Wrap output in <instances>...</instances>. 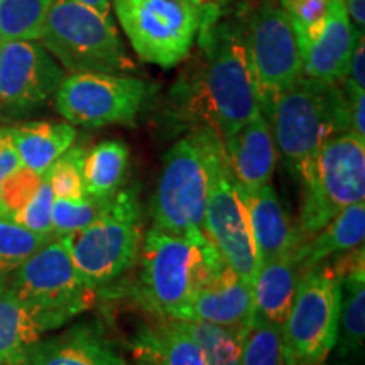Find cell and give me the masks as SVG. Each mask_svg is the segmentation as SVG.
<instances>
[{"label":"cell","instance_id":"8992f818","mask_svg":"<svg viewBox=\"0 0 365 365\" xmlns=\"http://www.w3.org/2000/svg\"><path fill=\"white\" fill-rule=\"evenodd\" d=\"M298 175L303 200L296 227L308 239L341 210L365 200V139L350 130L331 135Z\"/></svg>","mask_w":365,"mask_h":365},{"label":"cell","instance_id":"d6a6232c","mask_svg":"<svg viewBox=\"0 0 365 365\" xmlns=\"http://www.w3.org/2000/svg\"><path fill=\"white\" fill-rule=\"evenodd\" d=\"M293 24L298 46H304L317 39L327 22L330 0H277Z\"/></svg>","mask_w":365,"mask_h":365},{"label":"cell","instance_id":"d6986e66","mask_svg":"<svg viewBox=\"0 0 365 365\" xmlns=\"http://www.w3.org/2000/svg\"><path fill=\"white\" fill-rule=\"evenodd\" d=\"M240 196L249 212L259 267L289 252L303 240L298 227L293 225L289 215L282 207L272 182L252 191V193Z\"/></svg>","mask_w":365,"mask_h":365},{"label":"cell","instance_id":"5b68a950","mask_svg":"<svg viewBox=\"0 0 365 365\" xmlns=\"http://www.w3.org/2000/svg\"><path fill=\"white\" fill-rule=\"evenodd\" d=\"M73 266L93 289L110 284L134 266L144 239L135 186H124L90 225L61 237Z\"/></svg>","mask_w":365,"mask_h":365},{"label":"cell","instance_id":"7402d4cb","mask_svg":"<svg viewBox=\"0 0 365 365\" xmlns=\"http://www.w3.org/2000/svg\"><path fill=\"white\" fill-rule=\"evenodd\" d=\"M365 239V202L350 205L328 222L317 234L303 239L298 252L304 272L308 269L335 259L341 254L362 247Z\"/></svg>","mask_w":365,"mask_h":365},{"label":"cell","instance_id":"f35d334b","mask_svg":"<svg viewBox=\"0 0 365 365\" xmlns=\"http://www.w3.org/2000/svg\"><path fill=\"white\" fill-rule=\"evenodd\" d=\"M345 11L355 29L364 33L365 26V0H344Z\"/></svg>","mask_w":365,"mask_h":365},{"label":"cell","instance_id":"cb8c5ba5","mask_svg":"<svg viewBox=\"0 0 365 365\" xmlns=\"http://www.w3.org/2000/svg\"><path fill=\"white\" fill-rule=\"evenodd\" d=\"M11 132L21 164L39 175H44L76 140V129L70 122H31Z\"/></svg>","mask_w":365,"mask_h":365},{"label":"cell","instance_id":"d590c367","mask_svg":"<svg viewBox=\"0 0 365 365\" xmlns=\"http://www.w3.org/2000/svg\"><path fill=\"white\" fill-rule=\"evenodd\" d=\"M340 85L349 86V88L364 90L365 91V43L364 33H359L354 41L352 53H350L349 66H346V75Z\"/></svg>","mask_w":365,"mask_h":365},{"label":"cell","instance_id":"484cf974","mask_svg":"<svg viewBox=\"0 0 365 365\" xmlns=\"http://www.w3.org/2000/svg\"><path fill=\"white\" fill-rule=\"evenodd\" d=\"M129 173V148L124 140H103L85 153V193L91 198H110L124 188Z\"/></svg>","mask_w":365,"mask_h":365},{"label":"cell","instance_id":"44dd1931","mask_svg":"<svg viewBox=\"0 0 365 365\" xmlns=\"http://www.w3.org/2000/svg\"><path fill=\"white\" fill-rule=\"evenodd\" d=\"M298 245L289 252L262 264L255 272L252 284L254 313L281 327L293 303L301 276L304 274Z\"/></svg>","mask_w":365,"mask_h":365},{"label":"cell","instance_id":"ffe728a7","mask_svg":"<svg viewBox=\"0 0 365 365\" xmlns=\"http://www.w3.org/2000/svg\"><path fill=\"white\" fill-rule=\"evenodd\" d=\"M341 274V307L336 355L340 360L362 357L365 339V257L364 245L335 261Z\"/></svg>","mask_w":365,"mask_h":365},{"label":"cell","instance_id":"277c9868","mask_svg":"<svg viewBox=\"0 0 365 365\" xmlns=\"http://www.w3.org/2000/svg\"><path fill=\"white\" fill-rule=\"evenodd\" d=\"M266 118L277 153L296 175L331 135L350 130L344 86L309 76L282 91Z\"/></svg>","mask_w":365,"mask_h":365},{"label":"cell","instance_id":"8fae6325","mask_svg":"<svg viewBox=\"0 0 365 365\" xmlns=\"http://www.w3.org/2000/svg\"><path fill=\"white\" fill-rule=\"evenodd\" d=\"M244 34L259 103L267 117L282 91L304 76L298 39L277 0H262L254 9Z\"/></svg>","mask_w":365,"mask_h":365},{"label":"cell","instance_id":"8d00e7d4","mask_svg":"<svg viewBox=\"0 0 365 365\" xmlns=\"http://www.w3.org/2000/svg\"><path fill=\"white\" fill-rule=\"evenodd\" d=\"M346 100H349L350 132L360 139H365V91L344 86Z\"/></svg>","mask_w":365,"mask_h":365},{"label":"cell","instance_id":"d4e9b609","mask_svg":"<svg viewBox=\"0 0 365 365\" xmlns=\"http://www.w3.org/2000/svg\"><path fill=\"white\" fill-rule=\"evenodd\" d=\"M41 335L43 330L9 286V277L0 279V365L26 359Z\"/></svg>","mask_w":365,"mask_h":365},{"label":"cell","instance_id":"7c38bea8","mask_svg":"<svg viewBox=\"0 0 365 365\" xmlns=\"http://www.w3.org/2000/svg\"><path fill=\"white\" fill-rule=\"evenodd\" d=\"M150 97V86L115 73H71L54 93L58 112L71 125H134Z\"/></svg>","mask_w":365,"mask_h":365},{"label":"cell","instance_id":"603a6c76","mask_svg":"<svg viewBox=\"0 0 365 365\" xmlns=\"http://www.w3.org/2000/svg\"><path fill=\"white\" fill-rule=\"evenodd\" d=\"M134 357L153 365H208L202 346L196 344L178 319L159 318L139 331L134 341Z\"/></svg>","mask_w":365,"mask_h":365},{"label":"cell","instance_id":"30bf717a","mask_svg":"<svg viewBox=\"0 0 365 365\" xmlns=\"http://www.w3.org/2000/svg\"><path fill=\"white\" fill-rule=\"evenodd\" d=\"M9 286L43 333L66 325L95 301V289L76 272L61 237L49 240L22 262L9 276Z\"/></svg>","mask_w":365,"mask_h":365},{"label":"cell","instance_id":"52a82bcc","mask_svg":"<svg viewBox=\"0 0 365 365\" xmlns=\"http://www.w3.org/2000/svg\"><path fill=\"white\" fill-rule=\"evenodd\" d=\"M341 307V274L333 259L301 276L281 327L284 365H325L335 350Z\"/></svg>","mask_w":365,"mask_h":365},{"label":"cell","instance_id":"5bb4252c","mask_svg":"<svg viewBox=\"0 0 365 365\" xmlns=\"http://www.w3.org/2000/svg\"><path fill=\"white\" fill-rule=\"evenodd\" d=\"M65 71L39 41L14 39L0 44V103L27 110L56 93Z\"/></svg>","mask_w":365,"mask_h":365},{"label":"cell","instance_id":"f546056e","mask_svg":"<svg viewBox=\"0 0 365 365\" xmlns=\"http://www.w3.org/2000/svg\"><path fill=\"white\" fill-rule=\"evenodd\" d=\"M202 346L208 365H240V331L205 322H180Z\"/></svg>","mask_w":365,"mask_h":365},{"label":"cell","instance_id":"f1b7e54d","mask_svg":"<svg viewBox=\"0 0 365 365\" xmlns=\"http://www.w3.org/2000/svg\"><path fill=\"white\" fill-rule=\"evenodd\" d=\"M49 240H53V237L34 234L19 225L12 217L0 213V279H7Z\"/></svg>","mask_w":365,"mask_h":365},{"label":"cell","instance_id":"1f68e13d","mask_svg":"<svg viewBox=\"0 0 365 365\" xmlns=\"http://www.w3.org/2000/svg\"><path fill=\"white\" fill-rule=\"evenodd\" d=\"M86 149L83 145H71L61 154L53 166L44 173L54 193V198H83V159Z\"/></svg>","mask_w":365,"mask_h":365},{"label":"cell","instance_id":"7bdbcfd3","mask_svg":"<svg viewBox=\"0 0 365 365\" xmlns=\"http://www.w3.org/2000/svg\"><path fill=\"white\" fill-rule=\"evenodd\" d=\"M4 365H29V364H27L26 359H21V360H16V362H9V364H4Z\"/></svg>","mask_w":365,"mask_h":365},{"label":"cell","instance_id":"e575fe53","mask_svg":"<svg viewBox=\"0 0 365 365\" xmlns=\"http://www.w3.org/2000/svg\"><path fill=\"white\" fill-rule=\"evenodd\" d=\"M43 178L44 175H39L21 164L0 185V213L12 217L17 210L24 207L39 188Z\"/></svg>","mask_w":365,"mask_h":365},{"label":"cell","instance_id":"ac0fdd59","mask_svg":"<svg viewBox=\"0 0 365 365\" xmlns=\"http://www.w3.org/2000/svg\"><path fill=\"white\" fill-rule=\"evenodd\" d=\"M359 33L349 19L344 0H330L322 33L312 43L299 46L304 76L328 83H341Z\"/></svg>","mask_w":365,"mask_h":365},{"label":"cell","instance_id":"74e56055","mask_svg":"<svg viewBox=\"0 0 365 365\" xmlns=\"http://www.w3.org/2000/svg\"><path fill=\"white\" fill-rule=\"evenodd\" d=\"M21 166L16 145L12 140V132L6 127H0V185L6 178Z\"/></svg>","mask_w":365,"mask_h":365},{"label":"cell","instance_id":"4dcf8cb0","mask_svg":"<svg viewBox=\"0 0 365 365\" xmlns=\"http://www.w3.org/2000/svg\"><path fill=\"white\" fill-rule=\"evenodd\" d=\"M112 198V196H110ZM110 198H54L51 212V225L54 239L70 235L90 225L100 215Z\"/></svg>","mask_w":365,"mask_h":365},{"label":"cell","instance_id":"83f0119b","mask_svg":"<svg viewBox=\"0 0 365 365\" xmlns=\"http://www.w3.org/2000/svg\"><path fill=\"white\" fill-rule=\"evenodd\" d=\"M53 0H0L2 41H39Z\"/></svg>","mask_w":365,"mask_h":365},{"label":"cell","instance_id":"7a4b0ae2","mask_svg":"<svg viewBox=\"0 0 365 365\" xmlns=\"http://www.w3.org/2000/svg\"><path fill=\"white\" fill-rule=\"evenodd\" d=\"M137 261L145 307L159 318L178 319L223 259L203 232L180 235L153 225Z\"/></svg>","mask_w":365,"mask_h":365},{"label":"cell","instance_id":"ba28073f","mask_svg":"<svg viewBox=\"0 0 365 365\" xmlns=\"http://www.w3.org/2000/svg\"><path fill=\"white\" fill-rule=\"evenodd\" d=\"M113 9L137 56L161 68L185 61L200 29L220 17L218 6L190 0H113Z\"/></svg>","mask_w":365,"mask_h":365},{"label":"cell","instance_id":"6da1fadb","mask_svg":"<svg viewBox=\"0 0 365 365\" xmlns=\"http://www.w3.org/2000/svg\"><path fill=\"white\" fill-rule=\"evenodd\" d=\"M198 56L171 90V112L191 129L208 127L223 140L261 110L244 29L212 21L198 33Z\"/></svg>","mask_w":365,"mask_h":365},{"label":"cell","instance_id":"4fadbf2b","mask_svg":"<svg viewBox=\"0 0 365 365\" xmlns=\"http://www.w3.org/2000/svg\"><path fill=\"white\" fill-rule=\"evenodd\" d=\"M203 234L225 264L252 286L259 267L257 249L247 207L237 190L225 158L213 173L205 208Z\"/></svg>","mask_w":365,"mask_h":365},{"label":"cell","instance_id":"b9f144b4","mask_svg":"<svg viewBox=\"0 0 365 365\" xmlns=\"http://www.w3.org/2000/svg\"><path fill=\"white\" fill-rule=\"evenodd\" d=\"M135 365H153L149 362V360L145 359H140V357H135Z\"/></svg>","mask_w":365,"mask_h":365},{"label":"cell","instance_id":"4316f807","mask_svg":"<svg viewBox=\"0 0 365 365\" xmlns=\"http://www.w3.org/2000/svg\"><path fill=\"white\" fill-rule=\"evenodd\" d=\"M240 365H284L281 325L252 313L240 331Z\"/></svg>","mask_w":365,"mask_h":365},{"label":"cell","instance_id":"2e32d148","mask_svg":"<svg viewBox=\"0 0 365 365\" xmlns=\"http://www.w3.org/2000/svg\"><path fill=\"white\" fill-rule=\"evenodd\" d=\"M228 170L240 195L271 185L277 164L272 129L262 112L223 140Z\"/></svg>","mask_w":365,"mask_h":365},{"label":"cell","instance_id":"60d3db41","mask_svg":"<svg viewBox=\"0 0 365 365\" xmlns=\"http://www.w3.org/2000/svg\"><path fill=\"white\" fill-rule=\"evenodd\" d=\"M190 2L198 4V6H225V4L230 2V0H190Z\"/></svg>","mask_w":365,"mask_h":365},{"label":"cell","instance_id":"e0dca14e","mask_svg":"<svg viewBox=\"0 0 365 365\" xmlns=\"http://www.w3.org/2000/svg\"><path fill=\"white\" fill-rule=\"evenodd\" d=\"M29 365H129L98 323H78L27 350Z\"/></svg>","mask_w":365,"mask_h":365},{"label":"cell","instance_id":"ab89813d","mask_svg":"<svg viewBox=\"0 0 365 365\" xmlns=\"http://www.w3.org/2000/svg\"><path fill=\"white\" fill-rule=\"evenodd\" d=\"M75 2L83 4V6L102 14L107 19H112V0H75Z\"/></svg>","mask_w":365,"mask_h":365},{"label":"cell","instance_id":"9c48e42d","mask_svg":"<svg viewBox=\"0 0 365 365\" xmlns=\"http://www.w3.org/2000/svg\"><path fill=\"white\" fill-rule=\"evenodd\" d=\"M39 43L70 73L134 71L113 19L75 0H53Z\"/></svg>","mask_w":365,"mask_h":365},{"label":"cell","instance_id":"ee69618b","mask_svg":"<svg viewBox=\"0 0 365 365\" xmlns=\"http://www.w3.org/2000/svg\"><path fill=\"white\" fill-rule=\"evenodd\" d=\"M0 44H2V36H0Z\"/></svg>","mask_w":365,"mask_h":365},{"label":"cell","instance_id":"3957f363","mask_svg":"<svg viewBox=\"0 0 365 365\" xmlns=\"http://www.w3.org/2000/svg\"><path fill=\"white\" fill-rule=\"evenodd\" d=\"M223 158V139L208 127L191 129L173 144L150 200L153 225L180 235L203 232L212 178Z\"/></svg>","mask_w":365,"mask_h":365},{"label":"cell","instance_id":"836d02e7","mask_svg":"<svg viewBox=\"0 0 365 365\" xmlns=\"http://www.w3.org/2000/svg\"><path fill=\"white\" fill-rule=\"evenodd\" d=\"M53 202H54V193L49 185L48 178H43L39 188L36 190V193L31 196L29 202H27L21 210H17L14 213L12 218L19 225H22L27 230L34 232V234L53 237V225H51V212H53Z\"/></svg>","mask_w":365,"mask_h":365},{"label":"cell","instance_id":"9a60e30c","mask_svg":"<svg viewBox=\"0 0 365 365\" xmlns=\"http://www.w3.org/2000/svg\"><path fill=\"white\" fill-rule=\"evenodd\" d=\"M254 313L252 286L223 261L182 309L178 322H205L242 331Z\"/></svg>","mask_w":365,"mask_h":365}]
</instances>
